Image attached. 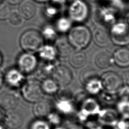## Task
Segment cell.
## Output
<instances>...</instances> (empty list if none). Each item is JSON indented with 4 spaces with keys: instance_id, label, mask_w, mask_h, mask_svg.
Wrapping results in <instances>:
<instances>
[{
    "instance_id": "obj_22",
    "label": "cell",
    "mask_w": 129,
    "mask_h": 129,
    "mask_svg": "<svg viewBox=\"0 0 129 129\" xmlns=\"http://www.w3.org/2000/svg\"><path fill=\"white\" fill-rule=\"evenodd\" d=\"M55 106L59 113L65 115H71L75 110L74 106L71 101L57 100Z\"/></svg>"
},
{
    "instance_id": "obj_21",
    "label": "cell",
    "mask_w": 129,
    "mask_h": 129,
    "mask_svg": "<svg viewBox=\"0 0 129 129\" xmlns=\"http://www.w3.org/2000/svg\"><path fill=\"white\" fill-rule=\"evenodd\" d=\"M55 48L57 55L62 57H66L70 55L72 46L70 45L68 39L63 38L56 39Z\"/></svg>"
},
{
    "instance_id": "obj_9",
    "label": "cell",
    "mask_w": 129,
    "mask_h": 129,
    "mask_svg": "<svg viewBox=\"0 0 129 129\" xmlns=\"http://www.w3.org/2000/svg\"><path fill=\"white\" fill-rule=\"evenodd\" d=\"M120 117L116 109L107 107L101 108L97 116V121L105 127H115Z\"/></svg>"
},
{
    "instance_id": "obj_26",
    "label": "cell",
    "mask_w": 129,
    "mask_h": 129,
    "mask_svg": "<svg viewBox=\"0 0 129 129\" xmlns=\"http://www.w3.org/2000/svg\"><path fill=\"white\" fill-rule=\"evenodd\" d=\"M85 87L87 92L91 95L98 94L103 90L100 78L87 83L85 85Z\"/></svg>"
},
{
    "instance_id": "obj_42",
    "label": "cell",
    "mask_w": 129,
    "mask_h": 129,
    "mask_svg": "<svg viewBox=\"0 0 129 129\" xmlns=\"http://www.w3.org/2000/svg\"><path fill=\"white\" fill-rule=\"evenodd\" d=\"M4 82V75L1 72V71H0V89L2 87Z\"/></svg>"
},
{
    "instance_id": "obj_32",
    "label": "cell",
    "mask_w": 129,
    "mask_h": 129,
    "mask_svg": "<svg viewBox=\"0 0 129 129\" xmlns=\"http://www.w3.org/2000/svg\"><path fill=\"white\" fill-rule=\"evenodd\" d=\"M47 121L50 125L54 126L60 125L62 121V116L58 112L52 111L46 117Z\"/></svg>"
},
{
    "instance_id": "obj_34",
    "label": "cell",
    "mask_w": 129,
    "mask_h": 129,
    "mask_svg": "<svg viewBox=\"0 0 129 129\" xmlns=\"http://www.w3.org/2000/svg\"><path fill=\"white\" fill-rule=\"evenodd\" d=\"M116 110L121 115L129 114V100H121L117 104Z\"/></svg>"
},
{
    "instance_id": "obj_7",
    "label": "cell",
    "mask_w": 129,
    "mask_h": 129,
    "mask_svg": "<svg viewBox=\"0 0 129 129\" xmlns=\"http://www.w3.org/2000/svg\"><path fill=\"white\" fill-rule=\"evenodd\" d=\"M17 68L24 74H30L38 67V60L33 53L24 52L20 54L17 60Z\"/></svg>"
},
{
    "instance_id": "obj_27",
    "label": "cell",
    "mask_w": 129,
    "mask_h": 129,
    "mask_svg": "<svg viewBox=\"0 0 129 129\" xmlns=\"http://www.w3.org/2000/svg\"><path fill=\"white\" fill-rule=\"evenodd\" d=\"M57 100H68L72 101L74 95L72 90L67 86L60 87L55 94Z\"/></svg>"
},
{
    "instance_id": "obj_40",
    "label": "cell",
    "mask_w": 129,
    "mask_h": 129,
    "mask_svg": "<svg viewBox=\"0 0 129 129\" xmlns=\"http://www.w3.org/2000/svg\"><path fill=\"white\" fill-rule=\"evenodd\" d=\"M10 5H16L18 4H20L23 0H5Z\"/></svg>"
},
{
    "instance_id": "obj_33",
    "label": "cell",
    "mask_w": 129,
    "mask_h": 129,
    "mask_svg": "<svg viewBox=\"0 0 129 129\" xmlns=\"http://www.w3.org/2000/svg\"><path fill=\"white\" fill-rule=\"evenodd\" d=\"M12 9L6 1H1L0 2V20H5L9 18Z\"/></svg>"
},
{
    "instance_id": "obj_36",
    "label": "cell",
    "mask_w": 129,
    "mask_h": 129,
    "mask_svg": "<svg viewBox=\"0 0 129 129\" xmlns=\"http://www.w3.org/2000/svg\"><path fill=\"white\" fill-rule=\"evenodd\" d=\"M85 129H105V126L99 123L97 120H87L86 121Z\"/></svg>"
},
{
    "instance_id": "obj_18",
    "label": "cell",
    "mask_w": 129,
    "mask_h": 129,
    "mask_svg": "<svg viewBox=\"0 0 129 129\" xmlns=\"http://www.w3.org/2000/svg\"><path fill=\"white\" fill-rule=\"evenodd\" d=\"M18 11L26 20L32 19L36 12V6L33 0H23L19 4Z\"/></svg>"
},
{
    "instance_id": "obj_23",
    "label": "cell",
    "mask_w": 129,
    "mask_h": 129,
    "mask_svg": "<svg viewBox=\"0 0 129 129\" xmlns=\"http://www.w3.org/2000/svg\"><path fill=\"white\" fill-rule=\"evenodd\" d=\"M41 88L43 93L48 95L55 94L59 89V85L52 79L48 78L43 80L41 83Z\"/></svg>"
},
{
    "instance_id": "obj_45",
    "label": "cell",
    "mask_w": 129,
    "mask_h": 129,
    "mask_svg": "<svg viewBox=\"0 0 129 129\" xmlns=\"http://www.w3.org/2000/svg\"><path fill=\"white\" fill-rule=\"evenodd\" d=\"M53 129H66L65 126H61V125H58L55 126Z\"/></svg>"
},
{
    "instance_id": "obj_35",
    "label": "cell",
    "mask_w": 129,
    "mask_h": 129,
    "mask_svg": "<svg viewBox=\"0 0 129 129\" xmlns=\"http://www.w3.org/2000/svg\"><path fill=\"white\" fill-rule=\"evenodd\" d=\"M115 127L116 129H129V114L120 116Z\"/></svg>"
},
{
    "instance_id": "obj_25",
    "label": "cell",
    "mask_w": 129,
    "mask_h": 129,
    "mask_svg": "<svg viewBox=\"0 0 129 129\" xmlns=\"http://www.w3.org/2000/svg\"><path fill=\"white\" fill-rule=\"evenodd\" d=\"M45 62L37 69V76L40 78H43V80L49 78L50 76H52L56 67L51 63L50 62H51L45 61Z\"/></svg>"
},
{
    "instance_id": "obj_47",
    "label": "cell",
    "mask_w": 129,
    "mask_h": 129,
    "mask_svg": "<svg viewBox=\"0 0 129 129\" xmlns=\"http://www.w3.org/2000/svg\"><path fill=\"white\" fill-rule=\"evenodd\" d=\"M2 62H3V57H2L1 53H0V66H1V64L2 63Z\"/></svg>"
},
{
    "instance_id": "obj_29",
    "label": "cell",
    "mask_w": 129,
    "mask_h": 129,
    "mask_svg": "<svg viewBox=\"0 0 129 129\" xmlns=\"http://www.w3.org/2000/svg\"><path fill=\"white\" fill-rule=\"evenodd\" d=\"M71 20L69 18L61 17L57 20L56 29L60 32L64 33L69 31L71 28Z\"/></svg>"
},
{
    "instance_id": "obj_11",
    "label": "cell",
    "mask_w": 129,
    "mask_h": 129,
    "mask_svg": "<svg viewBox=\"0 0 129 129\" xmlns=\"http://www.w3.org/2000/svg\"><path fill=\"white\" fill-rule=\"evenodd\" d=\"M19 101L18 94L13 90H6L0 94V107L7 111L14 110Z\"/></svg>"
},
{
    "instance_id": "obj_3",
    "label": "cell",
    "mask_w": 129,
    "mask_h": 129,
    "mask_svg": "<svg viewBox=\"0 0 129 129\" xmlns=\"http://www.w3.org/2000/svg\"><path fill=\"white\" fill-rule=\"evenodd\" d=\"M21 93L26 101L34 103L41 99L44 94L41 83L36 79L25 81L21 86Z\"/></svg>"
},
{
    "instance_id": "obj_4",
    "label": "cell",
    "mask_w": 129,
    "mask_h": 129,
    "mask_svg": "<svg viewBox=\"0 0 129 129\" xmlns=\"http://www.w3.org/2000/svg\"><path fill=\"white\" fill-rule=\"evenodd\" d=\"M100 80L102 89L106 93L111 94L118 93L123 85L122 77L113 71L104 73L100 77Z\"/></svg>"
},
{
    "instance_id": "obj_1",
    "label": "cell",
    "mask_w": 129,
    "mask_h": 129,
    "mask_svg": "<svg viewBox=\"0 0 129 129\" xmlns=\"http://www.w3.org/2000/svg\"><path fill=\"white\" fill-rule=\"evenodd\" d=\"M92 39L91 33L88 27L79 25L71 27L68 31V41L73 48L81 50L87 47Z\"/></svg>"
},
{
    "instance_id": "obj_24",
    "label": "cell",
    "mask_w": 129,
    "mask_h": 129,
    "mask_svg": "<svg viewBox=\"0 0 129 129\" xmlns=\"http://www.w3.org/2000/svg\"><path fill=\"white\" fill-rule=\"evenodd\" d=\"M99 79L98 73L93 68H87L83 70L80 75V80L85 85L87 83Z\"/></svg>"
},
{
    "instance_id": "obj_49",
    "label": "cell",
    "mask_w": 129,
    "mask_h": 129,
    "mask_svg": "<svg viewBox=\"0 0 129 129\" xmlns=\"http://www.w3.org/2000/svg\"><path fill=\"white\" fill-rule=\"evenodd\" d=\"M1 1H2V0H0V2H1Z\"/></svg>"
},
{
    "instance_id": "obj_5",
    "label": "cell",
    "mask_w": 129,
    "mask_h": 129,
    "mask_svg": "<svg viewBox=\"0 0 129 129\" xmlns=\"http://www.w3.org/2000/svg\"><path fill=\"white\" fill-rule=\"evenodd\" d=\"M101 109L100 105L96 99L93 98H85L81 103L77 116L80 121L86 122L89 117L97 116Z\"/></svg>"
},
{
    "instance_id": "obj_46",
    "label": "cell",
    "mask_w": 129,
    "mask_h": 129,
    "mask_svg": "<svg viewBox=\"0 0 129 129\" xmlns=\"http://www.w3.org/2000/svg\"><path fill=\"white\" fill-rule=\"evenodd\" d=\"M34 2H37V3H45L48 2L49 0H33Z\"/></svg>"
},
{
    "instance_id": "obj_2",
    "label": "cell",
    "mask_w": 129,
    "mask_h": 129,
    "mask_svg": "<svg viewBox=\"0 0 129 129\" xmlns=\"http://www.w3.org/2000/svg\"><path fill=\"white\" fill-rule=\"evenodd\" d=\"M44 41L41 32L35 29H29L21 35L19 43L24 51L34 53L44 44Z\"/></svg>"
},
{
    "instance_id": "obj_13",
    "label": "cell",
    "mask_w": 129,
    "mask_h": 129,
    "mask_svg": "<svg viewBox=\"0 0 129 129\" xmlns=\"http://www.w3.org/2000/svg\"><path fill=\"white\" fill-rule=\"evenodd\" d=\"M53 111V103L47 99L42 98L34 103L33 112L38 118H46L48 114Z\"/></svg>"
},
{
    "instance_id": "obj_19",
    "label": "cell",
    "mask_w": 129,
    "mask_h": 129,
    "mask_svg": "<svg viewBox=\"0 0 129 129\" xmlns=\"http://www.w3.org/2000/svg\"><path fill=\"white\" fill-rule=\"evenodd\" d=\"M37 52L39 57L46 62H52L57 55L55 47L49 44H43Z\"/></svg>"
},
{
    "instance_id": "obj_12",
    "label": "cell",
    "mask_w": 129,
    "mask_h": 129,
    "mask_svg": "<svg viewBox=\"0 0 129 129\" xmlns=\"http://www.w3.org/2000/svg\"><path fill=\"white\" fill-rule=\"evenodd\" d=\"M24 75L18 68H11L4 75V81L11 88H18L25 81Z\"/></svg>"
},
{
    "instance_id": "obj_44",
    "label": "cell",
    "mask_w": 129,
    "mask_h": 129,
    "mask_svg": "<svg viewBox=\"0 0 129 129\" xmlns=\"http://www.w3.org/2000/svg\"><path fill=\"white\" fill-rule=\"evenodd\" d=\"M53 3L57 4H61L64 2L65 0H51Z\"/></svg>"
},
{
    "instance_id": "obj_38",
    "label": "cell",
    "mask_w": 129,
    "mask_h": 129,
    "mask_svg": "<svg viewBox=\"0 0 129 129\" xmlns=\"http://www.w3.org/2000/svg\"><path fill=\"white\" fill-rule=\"evenodd\" d=\"M66 129H85L80 123L76 122H69L65 126Z\"/></svg>"
},
{
    "instance_id": "obj_17",
    "label": "cell",
    "mask_w": 129,
    "mask_h": 129,
    "mask_svg": "<svg viewBox=\"0 0 129 129\" xmlns=\"http://www.w3.org/2000/svg\"><path fill=\"white\" fill-rule=\"evenodd\" d=\"M95 65L101 69H106L109 68L113 63L112 54L106 51L98 52L94 57Z\"/></svg>"
},
{
    "instance_id": "obj_6",
    "label": "cell",
    "mask_w": 129,
    "mask_h": 129,
    "mask_svg": "<svg viewBox=\"0 0 129 129\" xmlns=\"http://www.w3.org/2000/svg\"><path fill=\"white\" fill-rule=\"evenodd\" d=\"M68 15L71 20L76 22H82L88 17V7L83 1L75 0L69 7Z\"/></svg>"
},
{
    "instance_id": "obj_20",
    "label": "cell",
    "mask_w": 129,
    "mask_h": 129,
    "mask_svg": "<svg viewBox=\"0 0 129 129\" xmlns=\"http://www.w3.org/2000/svg\"><path fill=\"white\" fill-rule=\"evenodd\" d=\"M87 61V57L86 54L81 50H77L73 53L69 57L70 64L76 69L83 67L86 64Z\"/></svg>"
},
{
    "instance_id": "obj_31",
    "label": "cell",
    "mask_w": 129,
    "mask_h": 129,
    "mask_svg": "<svg viewBox=\"0 0 129 129\" xmlns=\"http://www.w3.org/2000/svg\"><path fill=\"white\" fill-rule=\"evenodd\" d=\"M29 129H51V125L44 118L33 120L30 124Z\"/></svg>"
},
{
    "instance_id": "obj_28",
    "label": "cell",
    "mask_w": 129,
    "mask_h": 129,
    "mask_svg": "<svg viewBox=\"0 0 129 129\" xmlns=\"http://www.w3.org/2000/svg\"><path fill=\"white\" fill-rule=\"evenodd\" d=\"M24 18L19 12L17 10H12L8 18L9 23L13 27H21L24 23Z\"/></svg>"
},
{
    "instance_id": "obj_15",
    "label": "cell",
    "mask_w": 129,
    "mask_h": 129,
    "mask_svg": "<svg viewBox=\"0 0 129 129\" xmlns=\"http://www.w3.org/2000/svg\"><path fill=\"white\" fill-rule=\"evenodd\" d=\"M91 35L94 43L99 47H107L111 43V40L110 35L101 28H96Z\"/></svg>"
},
{
    "instance_id": "obj_30",
    "label": "cell",
    "mask_w": 129,
    "mask_h": 129,
    "mask_svg": "<svg viewBox=\"0 0 129 129\" xmlns=\"http://www.w3.org/2000/svg\"><path fill=\"white\" fill-rule=\"evenodd\" d=\"M41 33L44 40L49 41H55L57 39L56 30L51 26H44Z\"/></svg>"
},
{
    "instance_id": "obj_43",
    "label": "cell",
    "mask_w": 129,
    "mask_h": 129,
    "mask_svg": "<svg viewBox=\"0 0 129 129\" xmlns=\"http://www.w3.org/2000/svg\"><path fill=\"white\" fill-rule=\"evenodd\" d=\"M0 129H8L3 121L0 122Z\"/></svg>"
},
{
    "instance_id": "obj_8",
    "label": "cell",
    "mask_w": 129,
    "mask_h": 129,
    "mask_svg": "<svg viewBox=\"0 0 129 129\" xmlns=\"http://www.w3.org/2000/svg\"><path fill=\"white\" fill-rule=\"evenodd\" d=\"M110 38L115 44L125 45L129 43V27L124 22H117L111 29Z\"/></svg>"
},
{
    "instance_id": "obj_16",
    "label": "cell",
    "mask_w": 129,
    "mask_h": 129,
    "mask_svg": "<svg viewBox=\"0 0 129 129\" xmlns=\"http://www.w3.org/2000/svg\"><path fill=\"white\" fill-rule=\"evenodd\" d=\"M113 63L121 68L129 66V48L120 47L115 50L112 54Z\"/></svg>"
},
{
    "instance_id": "obj_14",
    "label": "cell",
    "mask_w": 129,
    "mask_h": 129,
    "mask_svg": "<svg viewBox=\"0 0 129 129\" xmlns=\"http://www.w3.org/2000/svg\"><path fill=\"white\" fill-rule=\"evenodd\" d=\"M3 121L8 128L17 129L22 125L23 118L20 112L13 110L5 113Z\"/></svg>"
},
{
    "instance_id": "obj_10",
    "label": "cell",
    "mask_w": 129,
    "mask_h": 129,
    "mask_svg": "<svg viewBox=\"0 0 129 129\" xmlns=\"http://www.w3.org/2000/svg\"><path fill=\"white\" fill-rule=\"evenodd\" d=\"M51 76L60 87L67 86L73 79L71 70L64 65L56 66Z\"/></svg>"
},
{
    "instance_id": "obj_39",
    "label": "cell",
    "mask_w": 129,
    "mask_h": 129,
    "mask_svg": "<svg viewBox=\"0 0 129 129\" xmlns=\"http://www.w3.org/2000/svg\"><path fill=\"white\" fill-rule=\"evenodd\" d=\"M123 83L125 86L129 87V71L125 72L122 76Z\"/></svg>"
},
{
    "instance_id": "obj_48",
    "label": "cell",
    "mask_w": 129,
    "mask_h": 129,
    "mask_svg": "<svg viewBox=\"0 0 129 129\" xmlns=\"http://www.w3.org/2000/svg\"><path fill=\"white\" fill-rule=\"evenodd\" d=\"M128 23H129V17H128Z\"/></svg>"
},
{
    "instance_id": "obj_37",
    "label": "cell",
    "mask_w": 129,
    "mask_h": 129,
    "mask_svg": "<svg viewBox=\"0 0 129 129\" xmlns=\"http://www.w3.org/2000/svg\"><path fill=\"white\" fill-rule=\"evenodd\" d=\"M44 12L46 15L48 17H53L57 13V9L51 5L47 6L44 9Z\"/></svg>"
},
{
    "instance_id": "obj_41",
    "label": "cell",
    "mask_w": 129,
    "mask_h": 129,
    "mask_svg": "<svg viewBox=\"0 0 129 129\" xmlns=\"http://www.w3.org/2000/svg\"><path fill=\"white\" fill-rule=\"evenodd\" d=\"M3 109H2L1 107H0V122L1 121H3V119H4V117L5 116V113H4L3 112Z\"/></svg>"
}]
</instances>
